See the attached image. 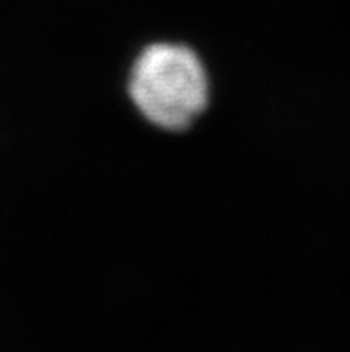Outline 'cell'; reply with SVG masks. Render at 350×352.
Instances as JSON below:
<instances>
[{
	"label": "cell",
	"mask_w": 350,
	"mask_h": 352,
	"mask_svg": "<svg viewBox=\"0 0 350 352\" xmlns=\"http://www.w3.org/2000/svg\"><path fill=\"white\" fill-rule=\"evenodd\" d=\"M127 95L149 124L181 133L208 109L211 79L202 58L190 45L154 41L131 63Z\"/></svg>",
	"instance_id": "cell-1"
}]
</instances>
